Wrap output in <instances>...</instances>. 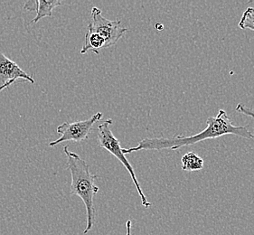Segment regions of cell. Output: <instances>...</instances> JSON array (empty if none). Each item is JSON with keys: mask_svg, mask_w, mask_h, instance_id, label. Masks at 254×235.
I'll return each instance as SVG.
<instances>
[{"mask_svg": "<svg viewBox=\"0 0 254 235\" xmlns=\"http://www.w3.org/2000/svg\"><path fill=\"white\" fill-rule=\"evenodd\" d=\"M23 79L25 81L35 83V80L21 69L15 61L10 60L0 52V86H3L10 81Z\"/></svg>", "mask_w": 254, "mask_h": 235, "instance_id": "6", "label": "cell"}, {"mask_svg": "<svg viewBox=\"0 0 254 235\" xmlns=\"http://www.w3.org/2000/svg\"><path fill=\"white\" fill-rule=\"evenodd\" d=\"M126 235H131V221L126 222Z\"/></svg>", "mask_w": 254, "mask_h": 235, "instance_id": "13", "label": "cell"}, {"mask_svg": "<svg viewBox=\"0 0 254 235\" xmlns=\"http://www.w3.org/2000/svg\"><path fill=\"white\" fill-rule=\"evenodd\" d=\"M113 123L112 118H109L106 121L102 122V124L99 125L98 127V143L99 147L106 149L110 153L113 155L115 158H117L119 161H121L123 166L126 168L127 172L130 175L131 178H132L133 183L135 184L136 188H137V193L140 196L141 203L144 207L148 208L151 206V204L147 200L146 195L143 193L142 189L139 185V183L137 181V176L134 172L132 166L128 162L127 158L125 157V155L122 152V148H121V143L111 130V125Z\"/></svg>", "mask_w": 254, "mask_h": 235, "instance_id": "3", "label": "cell"}, {"mask_svg": "<svg viewBox=\"0 0 254 235\" xmlns=\"http://www.w3.org/2000/svg\"><path fill=\"white\" fill-rule=\"evenodd\" d=\"M24 9L28 11H36L38 9V0L26 1L24 5Z\"/></svg>", "mask_w": 254, "mask_h": 235, "instance_id": "12", "label": "cell"}, {"mask_svg": "<svg viewBox=\"0 0 254 235\" xmlns=\"http://www.w3.org/2000/svg\"><path fill=\"white\" fill-rule=\"evenodd\" d=\"M15 81H10L9 82H7L6 84H5V85H3V86H0V92H2L4 89H5V88L9 87L10 86L11 84L12 83H14Z\"/></svg>", "mask_w": 254, "mask_h": 235, "instance_id": "14", "label": "cell"}, {"mask_svg": "<svg viewBox=\"0 0 254 235\" xmlns=\"http://www.w3.org/2000/svg\"><path fill=\"white\" fill-rule=\"evenodd\" d=\"M102 118V113H97L92 117L85 120H80L76 122H64L56 128V131L61 135V137L49 143L50 147H56L58 144L65 141H73L80 143L89 138L92 133V127L95 123L100 121Z\"/></svg>", "mask_w": 254, "mask_h": 235, "instance_id": "5", "label": "cell"}, {"mask_svg": "<svg viewBox=\"0 0 254 235\" xmlns=\"http://www.w3.org/2000/svg\"><path fill=\"white\" fill-rule=\"evenodd\" d=\"M62 5L60 0H54V1H46V0H38V9L36 16L31 21V23H37L38 21L44 17H50L52 16L53 9Z\"/></svg>", "mask_w": 254, "mask_h": 235, "instance_id": "9", "label": "cell"}, {"mask_svg": "<svg viewBox=\"0 0 254 235\" xmlns=\"http://www.w3.org/2000/svg\"><path fill=\"white\" fill-rule=\"evenodd\" d=\"M236 112L244 114L245 116H249V117L253 118L254 119V113L252 111V109L246 107L244 103H239L236 106Z\"/></svg>", "mask_w": 254, "mask_h": 235, "instance_id": "11", "label": "cell"}, {"mask_svg": "<svg viewBox=\"0 0 254 235\" xmlns=\"http://www.w3.org/2000/svg\"><path fill=\"white\" fill-rule=\"evenodd\" d=\"M241 29H250L254 31V7H247L242 15L239 22Z\"/></svg>", "mask_w": 254, "mask_h": 235, "instance_id": "10", "label": "cell"}, {"mask_svg": "<svg viewBox=\"0 0 254 235\" xmlns=\"http://www.w3.org/2000/svg\"><path fill=\"white\" fill-rule=\"evenodd\" d=\"M64 152L66 155L67 167L71 175V195L79 196L86 207V228L83 234L86 235L92 230L95 223V208L94 196L100 191L95 184L98 176L92 174L90 166L84 159L77 154L69 150L67 146L64 147Z\"/></svg>", "mask_w": 254, "mask_h": 235, "instance_id": "2", "label": "cell"}, {"mask_svg": "<svg viewBox=\"0 0 254 235\" xmlns=\"http://www.w3.org/2000/svg\"><path fill=\"white\" fill-rule=\"evenodd\" d=\"M207 127L203 131L193 136L178 135L173 138H146L140 140L136 147L122 148L124 155L137 152L141 150H163L191 146L206 139L220 138L225 135H234L241 138H249L254 140V134L244 126H235L231 118L224 110H220L215 117L208 118L206 120Z\"/></svg>", "mask_w": 254, "mask_h": 235, "instance_id": "1", "label": "cell"}, {"mask_svg": "<svg viewBox=\"0 0 254 235\" xmlns=\"http://www.w3.org/2000/svg\"><path fill=\"white\" fill-rule=\"evenodd\" d=\"M156 27H157V28H158V30H162V28H163L162 25H159V26H158V25H156Z\"/></svg>", "mask_w": 254, "mask_h": 235, "instance_id": "15", "label": "cell"}, {"mask_svg": "<svg viewBox=\"0 0 254 235\" xmlns=\"http://www.w3.org/2000/svg\"><path fill=\"white\" fill-rule=\"evenodd\" d=\"M105 48V40L102 36L97 35L95 33L87 32L85 35V41L81 48V54L84 55L88 51H92L99 55V52Z\"/></svg>", "mask_w": 254, "mask_h": 235, "instance_id": "7", "label": "cell"}, {"mask_svg": "<svg viewBox=\"0 0 254 235\" xmlns=\"http://www.w3.org/2000/svg\"><path fill=\"white\" fill-rule=\"evenodd\" d=\"M182 170L184 171H198L203 168V159L194 152L185 154L182 159Z\"/></svg>", "mask_w": 254, "mask_h": 235, "instance_id": "8", "label": "cell"}, {"mask_svg": "<svg viewBox=\"0 0 254 235\" xmlns=\"http://www.w3.org/2000/svg\"><path fill=\"white\" fill-rule=\"evenodd\" d=\"M127 29L122 26L121 20H110L102 16V11L96 6L92 9V22L88 26V32L95 33L105 40V48L115 46L125 35Z\"/></svg>", "mask_w": 254, "mask_h": 235, "instance_id": "4", "label": "cell"}]
</instances>
